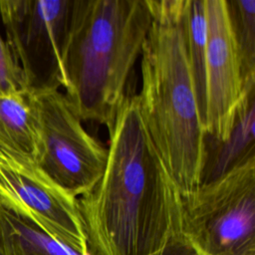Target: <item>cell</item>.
I'll list each match as a JSON object with an SVG mask.
<instances>
[{"label": "cell", "instance_id": "1", "mask_svg": "<svg viewBox=\"0 0 255 255\" xmlns=\"http://www.w3.org/2000/svg\"><path fill=\"white\" fill-rule=\"evenodd\" d=\"M109 132L108 158L95 187L78 198L90 255H154L182 234L181 191L127 96Z\"/></svg>", "mask_w": 255, "mask_h": 255}, {"label": "cell", "instance_id": "2", "mask_svg": "<svg viewBox=\"0 0 255 255\" xmlns=\"http://www.w3.org/2000/svg\"><path fill=\"white\" fill-rule=\"evenodd\" d=\"M147 4L151 23L140 53L138 108L157 152L185 194L201 183L206 141L186 50V0Z\"/></svg>", "mask_w": 255, "mask_h": 255}, {"label": "cell", "instance_id": "3", "mask_svg": "<svg viewBox=\"0 0 255 255\" xmlns=\"http://www.w3.org/2000/svg\"><path fill=\"white\" fill-rule=\"evenodd\" d=\"M150 23L147 0H73L65 97L82 122L112 124Z\"/></svg>", "mask_w": 255, "mask_h": 255}, {"label": "cell", "instance_id": "4", "mask_svg": "<svg viewBox=\"0 0 255 255\" xmlns=\"http://www.w3.org/2000/svg\"><path fill=\"white\" fill-rule=\"evenodd\" d=\"M182 234L200 255H254L255 156L181 194Z\"/></svg>", "mask_w": 255, "mask_h": 255}, {"label": "cell", "instance_id": "5", "mask_svg": "<svg viewBox=\"0 0 255 255\" xmlns=\"http://www.w3.org/2000/svg\"><path fill=\"white\" fill-rule=\"evenodd\" d=\"M73 0H1L7 43L32 94L67 87L65 51Z\"/></svg>", "mask_w": 255, "mask_h": 255}, {"label": "cell", "instance_id": "6", "mask_svg": "<svg viewBox=\"0 0 255 255\" xmlns=\"http://www.w3.org/2000/svg\"><path fill=\"white\" fill-rule=\"evenodd\" d=\"M42 149L38 165L61 187L79 198L101 179L108 148L83 127L60 90L36 94Z\"/></svg>", "mask_w": 255, "mask_h": 255}, {"label": "cell", "instance_id": "7", "mask_svg": "<svg viewBox=\"0 0 255 255\" xmlns=\"http://www.w3.org/2000/svg\"><path fill=\"white\" fill-rule=\"evenodd\" d=\"M0 206L82 254L90 255L78 198L56 183L37 162L2 149Z\"/></svg>", "mask_w": 255, "mask_h": 255}, {"label": "cell", "instance_id": "8", "mask_svg": "<svg viewBox=\"0 0 255 255\" xmlns=\"http://www.w3.org/2000/svg\"><path fill=\"white\" fill-rule=\"evenodd\" d=\"M207 36L205 62L206 136L225 140L234 126L247 90L227 0H204Z\"/></svg>", "mask_w": 255, "mask_h": 255}, {"label": "cell", "instance_id": "9", "mask_svg": "<svg viewBox=\"0 0 255 255\" xmlns=\"http://www.w3.org/2000/svg\"><path fill=\"white\" fill-rule=\"evenodd\" d=\"M0 149L38 161L42 149L39 109L28 90L0 95Z\"/></svg>", "mask_w": 255, "mask_h": 255}, {"label": "cell", "instance_id": "10", "mask_svg": "<svg viewBox=\"0 0 255 255\" xmlns=\"http://www.w3.org/2000/svg\"><path fill=\"white\" fill-rule=\"evenodd\" d=\"M252 156H255V86L247 90L229 136L222 141L206 136L201 183L216 179Z\"/></svg>", "mask_w": 255, "mask_h": 255}, {"label": "cell", "instance_id": "11", "mask_svg": "<svg viewBox=\"0 0 255 255\" xmlns=\"http://www.w3.org/2000/svg\"><path fill=\"white\" fill-rule=\"evenodd\" d=\"M0 245L17 255H84L1 206Z\"/></svg>", "mask_w": 255, "mask_h": 255}, {"label": "cell", "instance_id": "12", "mask_svg": "<svg viewBox=\"0 0 255 255\" xmlns=\"http://www.w3.org/2000/svg\"><path fill=\"white\" fill-rule=\"evenodd\" d=\"M184 29L188 62L194 81L202 124L204 125L205 62L207 36V23L204 0H186L184 13Z\"/></svg>", "mask_w": 255, "mask_h": 255}, {"label": "cell", "instance_id": "13", "mask_svg": "<svg viewBox=\"0 0 255 255\" xmlns=\"http://www.w3.org/2000/svg\"><path fill=\"white\" fill-rule=\"evenodd\" d=\"M245 84L255 81V0H227Z\"/></svg>", "mask_w": 255, "mask_h": 255}, {"label": "cell", "instance_id": "14", "mask_svg": "<svg viewBox=\"0 0 255 255\" xmlns=\"http://www.w3.org/2000/svg\"><path fill=\"white\" fill-rule=\"evenodd\" d=\"M24 73L17 63L9 45L0 36V95L26 91Z\"/></svg>", "mask_w": 255, "mask_h": 255}, {"label": "cell", "instance_id": "15", "mask_svg": "<svg viewBox=\"0 0 255 255\" xmlns=\"http://www.w3.org/2000/svg\"><path fill=\"white\" fill-rule=\"evenodd\" d=\"M154 255H200L198 251L184 238L172 241Z\"/></svg>", "mask_w": 255, "mask_h": 255}, {"label": "cell", "instance_id": "16", "mask_svg": "<svg viewBox=\"0 0 255 255\" xmlns=\"http://www.w3.org/2000/svg\"><path fill=\"white\" fill-rule=\"evenodd\" d=\"M0 255H17V254H15L12 251L0 246Z\"/></svg>", "mask_w": 255, "mask_h": 255}]
</instances>
